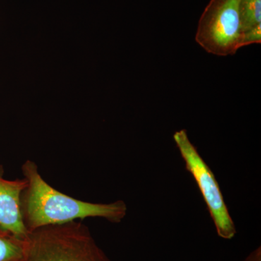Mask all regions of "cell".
I'll use <instances>...</instances> for the list:
<instances>
[{
    "instance_id": "cell-1",
    "label": "cell",
    "mask_w": 261,
    "mask_h": 261,
    "mask_svg": "<svg viewBox=\"0 0 261 261\" xmlns=\"http://www.w3.org/2000/svg\"><path fill=\"white\" fill-rule=\"evenodd\" d=\"M21 171L27 185L20 197V209L28 233L43 226L87 218H100L118 224L126 217L128 208L124 201L94 203L65 195L44 179L37 163L31 160L23 163Z\"/></svg>"
},
{
    "instance_id": "cell-2",
    "label": "cell",
    "mask_w": 261,
    "mask_h": 261,
    "mask_svg": "<svg viewBox=\"0 0 261 261\" xmlns=\"http://www.w3.org/2000/svg\"><path fill=\"white\" fill-rule=\"evenodd\" d=\"M24 261H111L82 221L49 225L28 233Z\"/></svg>"
},
{
    "instance_id": "cell-3",
    "label": "cell",
    "mask_w": 261,
    "mask_h": 261,
    "mask_svg": "<svg viewBox=\"0 0 261 261\" xmlns=\"http://www.w3.org/2000/svg\"><path fill=\"white\" fill-rule=\"evenodd\" d=\"M241 0H211L201 15L195 40L207 53L218 56L235 54L243 47Z\"/></svg>"
},
{
    "instance_id": "cell-4",
    "label": "cell",
    "mask_w": 261,
    "mask_h": 261,
    "mask_svg": "<svg viewBox=\"0 0 261 261\" xmlns=\"http://www.w3.org/2000/svg\"><path fill=\"white\" fill-rule=\"evenodd\" d=\"M173 140L185 161L186 169L198 185L214 221L216 232L221 238L231 240L236 235V226L214 173L189 139L186 130L176 132L173 135Z\"/></svg>"
},
{
    "instance_id": "cell-5",
    "label": "cell",
    "mask_w": 261,
    "mask_h": 261,
    "mask_svg": "<svg viewBox=\"0 0 261 261\" xmlns=\"http://www.w3.org/2000/svg\"><path fill=\"white\" fill-rule=\"evenodd\" d=\"M4 175V167L0 164V228L25 240L29 233L22 218L20 197L27 182L24 178L8 180Z\"/></svg>"
},
{
    "instance_id": "cell-6",
    "label": "cell",
    "mask_w": 261,
    "mask_h": 261,
    "mask_svg": "<svg viewBox=\"0 0 261 261\" xmlns=\"http://www.w3.org/2000/svg\"><path fill=\"white\" fill-rule=\"evenodd\" d=\"M25 240L0 228V261H24Z\"/></svg>"
},
{
    "instance_id": "cell-7",
    "label": "cell",
    "mask_w": 261,
    "mask_h": 261,
    "mask_svg": "<svg viewBox=\"0 0 261 261\" xmlns=\"http://www.w3.org/2000/svg\"><path fill=\"white\" fill-rule=\"evenodd\" d=\"M240 17L243 36L248 31L261 25V0H241Z\"/></svg>"
},
{
    "instance_id": "cell-8",
    "label": "cell",
    "mask_w": 261,
    "mask_h": 261,
    "mask_svg": "<svg viewBox=\"0 0 261 261\" xmlns=\"http://www.w3.org/2000/svg\"><path fill=\"white\" fill-rule=\"evenodd\" d=\"M261 42V25L245 33L243 36V47Z\"/></svg>"
},
{
    "instance_id": "cell-9",
    "label": "cell",
    "mask_w": 261,
    "mask_h": 261,
    "mask_svg": "<svg viewBox=\"0 0 261 261\" xmlns=\"http://www.w3.org/2000/svg\"><path fill=\"white\" fill-rule=\"evenodd\" d=\"M244 261H261L260 247H257L255 250L250 252V255Z\"/></svg>"
}]
</instances>
